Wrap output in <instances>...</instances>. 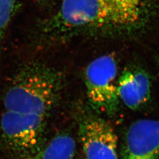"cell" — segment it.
Wrapping results in <instances>:
<instances>
[{"mask_svg": "<svg viewBox=\"0 0 159 159\" xmlns=\"http://www.w3.org/2000/svg\"><path fill=\"white\" fill-rule=\"evenodd\" d=\"M150 0H63L41 23L44 39L57 41L89 29H126L142 21Z\"/></svg>", "mask_w": 159, "mask_h": 159, "instance_id": "6da1fadb", "label": "cell"}, {"mask_svg": "<svg viewBox=\"0 0 159 159\" xmlns=\"http://www.w3.org/2000/svg\"><path fill=\"white\" fill-rule=\"evenodd\" d=\"M63 76L56 68L30 63L18 71L4 97L5 111L46 117L57 102Z\"/></svg>", "mask_w": 159, "mask_h": 159, "instance_id": "7a4b0ae2", "label": "cell"}, {"mask_svg": "<svg viewBox=\"0 0 159 159\" xmlns=\"http://www.w3.org/2000/svg\"><path fill=\"white\" fill-rule=\"evenodd\" d=\"M118 68L115 58L106 54L90 63L84 74L86 93L93 107L107 115L119 109Z\"/></svg>", "mask_w": 159, "mask_h": 159, "instance_id": "3957f363", "label": "cell"}, {"mask_svg": "<svg viewBox=\"0 0 159 159\" xmlns=\"http://www.w3.org/2000/svg\"><path fill=\"white\" fill-rule=\"evenodd\" d=\"M79 136L85 159H119L117 137L105 120L90 117L83 120Z\"/></svg>", "mask_w": 159, "mask_h": 159, "instance_id": "277c9868", "label": "cell"}, {"mask_svg": "<svg viewBox=\"0 0 159 159\" xmlns=\"http://www.w3.org/2000/svg\"><path fill=\"white\" fill-rule=\"evenodd\" d=\"M46 117L5 111L0 120L1 129L7 141L20 150H30L39 142Z\"/></svg>", "mask_w": 159, "mask_h": 159, "instance_id": "5b68a950", "label": "cell"}, {"mask_svg": "<svg viewBox=\"0 0 159 159\" xmlns=\"http://www.w3.org/2000/svg\"><path fill=\"white\" fill-rule=\"evenodd\" d=\"M123 159H159V120L141 119L125 133Z\"/></svg>", "mask_w": 159, "mask_h": 159, "instance_id": "8992f818", "label": "cell"}, {"mask_svg": "<svg viewBox=\"0 0 159 159\" xmlns=\"http://www.w3.org/2000/svg\"><path fill=\"white\" fill-rule=\"evenodd\" d=\"M117 94L120 102L131 110H137L148 102L151 94V82L142 70H125L118 79Z\"/></svg>", "mask_w": 159, "mask_h": 159, "instance_id": "52a82bcc", "label": "cell"}, {"mask_svg": "<svg viewBox=\"0 0 159 159\" xmlns=\"http://www.w3.org/2000/svg\"><path fill=\"white\" fill-rule=\"evenodd\" d=\"M76 150L74 138L66 133L54 137L44 147L25 159H73Z\"/></svg>", "mask_w": 159, "mask_h": 159, "instance_id": "ba28073f", "label": "cell"}, {"mask_svg": "<svg viewBox=\"0 0 159 159\" xmlns=\"http://www.w3.org/2000/svg\"><path fill=\"white\" fill-rule=\"evenodd\" d=\"M17 0H0V46L16 8Z\"/></svg>", "mask_w": 159, "mask_h": 159, "instance_id": "9c48e42d", "label": "cell"}, {"mask_svg": "<svg viewBox=\"0 0 159 159\" xmlns=\"http://www.w3.org/2000/svg\"><path fill=\"white\" fill-rule=\"evenodd\" d=\"M58 0H35V1L40 5L43 6H49L55 3Z\"/></svg>", "mask_w": 159, "mask_h": 159, "instance_id": "30bf717a", "label": "cell"}]
</instances>
